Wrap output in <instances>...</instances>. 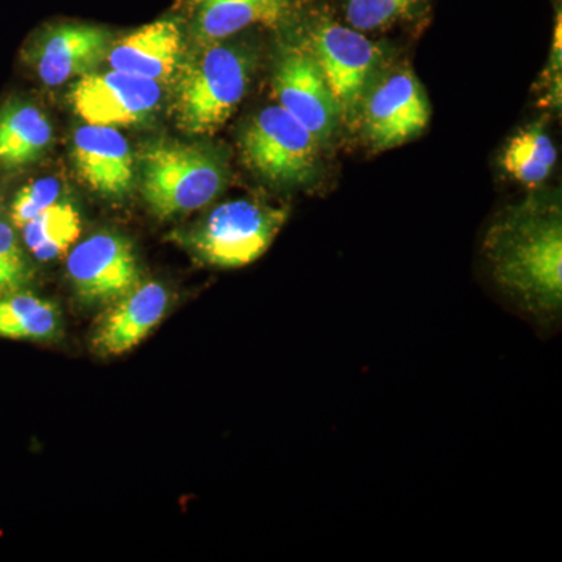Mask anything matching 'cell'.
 <instances>
[{"label": "cell", "mask_w": 562, "mask_h": 562, "mask_svg": "<svg viewBox=\"0 0 562 562\" xmlns=\"http://www.w3.org/2000/svg\"><path fill=\"white\" fill-rule=\"evenodd\" d=\"M322 144L280 105L262 109L241 136L244 161L279 187H302L317 176Z\"/></svg>", "instance_id": "cell-6"}, {"label": "cell", "mask_w": 562, "mask_h": 562, "mask_svg": "<svg viewBox=\"0 0 562 562\" xmlns=\"http://www.w3.org/2000/svg\"><path fill=\"white\" fill-rule=\"evenodd\" d=\"M484 255L492 277L528 312L557 317L562 303V211L557 198L532 195L491 225Z\"/></svg>", "instance_id": "cell-1"}, {"label": "cell", "mask_w": 562, "mask_h": 562, "mask_svg": "<svg viewBox=\"0 0 562 562\" xmlns=\"http://www.w3.org/2000/svg\"><path fill=\"white\" fill-rule=\"evenodd\" d=\"M60 328V314L54 303L29 294L11 292L0 295V338L44 341Z\"/></svg>", "instance_id": "cell-18"}, {"label": "cell", "mask_w": 562, "mask_h": 562, "mask_svg": "<svg viewBox=\"0 0 562 562\" xmlns=\"http://www.w3.org/2000/svg\"><path fill=\"white\" fill-rule=\"evenodd\" d=\"M431 0H339L347 25L362 33L390 31L430 10Z\"/></svg>", "instance_id": "cell-20"}, {"label": "cell", "mask_w": 562, "mask_h": 562, "mask_svg": "<svg viewBox=\"0 0 562 562\" xmlns=\"http://www.w3.org/2000/svg\"><path fill=\"white\" fill-rule=\"evenodd\" d=\"M25 246L41 261L61 257L81 233L79 211L70 203L57 202L21 228Z\"/></svg>", "instance_id": "cell-19"}, {"label": "cell", "mask_w": 562, "mask_h": 562, "mask_svg": "<svg viewBox=\"0 0 562 562\" xmlns=\"http://www.w3.org/2000/svg\"><path fill=\"white\" fill-rule=\"evenodd\" d=\"M195 44L238 35L246 29H283L303 13L305 0H184Z\"/></svg>", "instance_id": "cell-12"}, {"label": "cell", "mask_w": 562, "mask_h": 562, "mask_svg": "<svg viewBox=\"0 0 562 562\" xmlns=\"http://www.w3.org/2000/svg\"><path fill=\"white\" fill-rule=\"evenodd\" d=\"M114 43L102 25L66 21L46 25L33 38L29 54L43 83L58 87L74 77L87 76L103 60Z\"/></svg>", "instance_id": "cell-11"}, {"label": "cell", "mask_w": 562, "mask_h": 562, "mask_svg": "<svg viewBox=\"0 0 562 562\" xmlns=\"http://www.w3.org/2000/svg\"><path fill=\"white\" fill-rule=\"evenodd\" d=\"M161 83L121 70L81 76L69 92L74 111L90 125L143 124L160 109Z\"/></svg>", "instance_id": "cell-9"}, {"label": "cell", "mask_w": 562, "mask_h": 562, "mask_svg": "<svg viewBox=\"0 0 562 562\" xmlns=\"http://www.w3.org/2000/svg\"><path fill=\"white\" fill-rule=\"evenodd\" d=\"M250 52L239 44L213 41L184 54L173 88V113L181 131L211 135L225 124L249 90Z\"/></svg>", "instance_id": "cell-2"}, {"label": "cell", "mask_w": 562, "mask_h": 562, "mask_svg": "<svg viewBox=\"0 0 562 562\" xmlns=\"http://www.w3.org/2000/svg\"><path fill=\"white\" fill-rule=\"evenodd\" d=\"M557 161L558 150L543 122L520 128L501 154V166L506 176L527 188H538L549 179Z\"/></svg>", "instance_id": "cell-17"}, {"label": "cell", "mask_w": 562, "mask_h": 562, "mask_svg": "<svg viewBox=\"0 0 562 562\" xmlns=\"http://www.w3.org/2000/svg\"><path fill=\"white\" fill-rule=\"evenodd\" d=\"M288 220V211L236 199L216 206L188 233L184 243L203 262L217 268H243L271 247Z\"/></svg>", "instance_id": "cell-5"}, {"label": "cell", "mask_w": 562, "mask_h": 562, "mask_svg": "<svg viewBox=\"0 0 562 562\" xmlns=\"http://www.w3.org/2000/svg\"><path fill=\"white\" fill-rule=\"evenodd\" d=\"M72 160L81 181L103 198H122L132 191L135 158L116 128L90 124L77 128Z\"/></svg>", "instance_id": "cell-14"}, {"label": "cell", "mask_w": 562, "mask_h": 562, "mask_svg": "<svg viewBox=\"0 0 562 562\" xmlns=\"http://www.w3.org/2000/svg\"><path fill=\"white\" fill-rule=\"evenodd\" d=\"M169 292L157 281L139 283L114 302L94 336V347L103 357H116L138 346L168 312Z\"/></svg>", "instance_id": "cell-15"}, {"label": "cell", "mask_w": 562, "mask_h": 562, "mask_svg": "<svg viewBox=\"0 0 562 562\" xmlns=\"http://www.w3.org/2000/svg\"><path fill=\"white\" fill-rule=\"evenodd\" d=\"M140 171L144 199L160 217L203 209L227 183L220 151L199 144L151 143L140 155Z\"/></svg>", "instance_id": "cell-3"}, {"label": "cell", "mask_w": 562, "mask_h": 562, "mask_svg": "<svg viewBox=\"0 0 562 562\" xmlns=\"http://www.w3.org/2000/svg\"><path fill=\"white\" fill-rule=\"evenodd\" d=\"M184 29V21L179 16H165L140 25L114 40L106 61L111 69L158 83L171 80L187 54Z\"/></svg>", "instance_id": "cell-13"}, {"label": "cell", "mask_w": 562, "mask_h": 562, "mask_svg": "<svg viewBox=\"0 0 562 562\" xmlns=\"http://www.w3.org/2000/svg\"><path fill=\"white\" fill-rule=\"evenodd\" d=\"M60 181L54 177L33 181L22 188L11 205V222L14 227H24L25 224L40 216L43 211L60 201Z\"/></svg>", "instance_id": "cell-22"}, {"label": "cell", "mask_w": 562, "mask_h": 562, "mask_svg": "<svg viewBox=\"0 0 562 562\" xmlns=\"http://www.w3.org/2000/svg\"><path fill=\"white\" fill-rule=\"evenodd\" d=\"M561 10H558L557 24H554L552 52L549 65L542 76V105L557 110L561 106V72H562V38H561Z\"/></svg>", "instance_id": "cell-23"}, {"label": "cell", "mask_w": 562, "mask_h": 562, "mask_svg": "<svg viewBox=\"0 0 562 562\" xmlns=\"http://www.w3.org/2000/svg\"><path fill=\"white\" fill-rule=\"evenodd\" d=\"M29 281L31 268L16 233L9 222L0 221V295L22 291Z\"/></svg>", "instance_id": "cell-21"}, {"label": "cell", "mask_w": 562, "mask_h": 562, "mask_svg": "<svg viewBox=\"0 0 562 562\" xmlns=\"http://www.w3.org/2000/svg\"><path fill=\"white\" fill-rule=\"evenodd\" d=\"M306 44L338 103L341 124L357 127L358 113L369 85L384 63L386 49L366 33L316 11L302 21Z\"/></svg>", "instance_id": "cell-4"}, {"label": "cell", "mask_w": 562, "mask_h": 562, "mask_svg": "<svg viewBox=\"0 0 562 562\" xmlns=\"http://www.w3.org/2000/svg\"><path fill=\"white\" fill-rule=\"evenodd\" d=\"M273 95L281 109L301 122L321 144L341 125V113L312 50L301 36L280 49L272 77Z\"/></svg>", "instance_id": "cell-8"}, {"label": "cell", "mask_w": 562, "mask_h": 562, "mask_svg": "<svg viewBox=\"0 0 562 562\" xmlns=\"http://www.w3.org/2000/svg\"><path fill=\"white\" fill-rule=\"evenodd\" d=\"M430 117V101L414 70L386 61L362 98L357 128L372 149L387 150L417 138Z\"/></svg>", "instance_id": "cell-7"}, {"label": "cell", "mask_w": 562, "mask_h": 562, "mask_svg": "<svg viewBox=\"0 0 562 562\" xmlns=\"http://www.w3.org/2000/svg\"><path fill=\"white\" fill-rule=\"evenodd\" d=\"M68 276L74 291L87 303H114L140 283L131 243L102 232L70 250Z\"/></svg>", "instance_id": "cell-10"}, {"label": "cell", "mask_w": 562, "mask_h": 562, "mask_svg": "<svg viewBox=\"0 0 562 562\" xmlns=\"http://www.w3.org/2000/svg\"><path fill=\"white\" fill-rule=\"evenodd\" d=\"M52 143L46 114L29 102L13 101L0 110V166L24 168L43 157Z\"/></svg>", "instance_id": "cell-16"}]
</instances>
